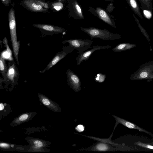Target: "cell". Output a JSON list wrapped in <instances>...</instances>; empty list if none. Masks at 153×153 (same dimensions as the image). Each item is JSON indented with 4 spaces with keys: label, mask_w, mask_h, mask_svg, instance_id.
<instances>
[{
    "label": "cell",
    "mask_w": 153,
    "mask_h": 153,
    "mask_svg": "<svg viewBox=\"0 0 153 153\" xmlns=\"http://www.w3.org/2000/svg\"><path fill=\"white\" fill-rule=\"evenodd\" d=\"M80 29L88 35L91 39L98 38L104 40H114L121 38V35L113 33L106 29H101L94 27H81Z\"/></svg>",
    "instance_id": "cell-1"
},
{
    "label": "cell",
    "mask_w": 153,
    "mask_h": 153,
    "mask_svg": "<svg viewBox=\"0 0 153 153\" xmlns=\"http://www.w3.org/2000/svg\"><path fill=\"white\" fill-rule=\"evenodd\" d=\"M131 80H146L150 82L153 80V61L140 65L139 69L130 77Z\"/></svg>",
    "instance_id": "cell-2"
},
{
    "label": "cell",
    "mask_w": 153,
    "mask_h": 153,
    "mask_svg": "<svg viewBox=\"0 0 153 153\" xmlns=\"http://www.w3.org/2000/svg\"><path fill=\"white\" fill-rule=\"evenodd\" d=\"M8 20L12 45L14 56L17 64L19 65L18 55L20 44L19 41L18 42L17 41L15 16H10L8 18Z\"/></svg>",
    "instance_id": "cell-3"
},
{
    "label": "cell",
    "mask_w": 153,
    "mask_h": 153,
    "mask_svg": "<svg viewBox=\"0 0 153 153\" xmlns=\"http://www.w3.org/2000/svg\"><path fill=\"white\" fill-rule=\"evenodd\" d=\"M93 41L89 39H67L63 41L62 43H68L69 46L73 49L78 51L77 52L81 54L86 50L91 48V45L93 44Z\"/></svg>",
    "instance_id": "cell-4"
},
{
    "label": "cell",
    "mask_w": 153,
    "mask_h": 153,
    "mask_svg": "<svg viewBox=\"0 0 153 153\" xmlns=\"http://www.w3.org/2000/svg\"><path fill=\"white\" fill-rule=\"evenodd\" d=\"M88 11L111 26L115 28H116L115 22L112 19L111 16L106 10L100 7H97L94 9L89 7Z\"/></svg>",
    "instance_id": "cell-5"
},
{
    "label": "cell",
    "mask_w": 153,
    "mask_h": 153,
    "mask_svg": "<svg viewBox=\"0 0 153 153\" xmlns=\"http://www.w3.org/2000/svg\"><path fill=\"white\" fill-rule=\"evenodd\" d=\"M66 73L68 85L76 92L80 91L81 81L78 75L69 69L67 70Z\"/></svg>",
    "instance_id": "cell-6"
},
{
    "label": "cell",
    "mask_w": 153,
    "mask_h": 153,
    "mask_svg": "<svg viewBox=\"0 0 153 153\" xmlns=\"http://www.w3.org/2000/svg\"><path fill=\"white\" fill-rule=\"evenodd\" d=\"M73 50V49L69 45L68 46L65 47L63 51L57 53L48 64L46 68L42 71H40L39 72L42 73L48 70L58 62L65 57L69 53H71Z\"/></svg>",
    "instance_id": "cell-7"
},
{
    "label": "cell",
    "mask_w": 153,
    "mask_h": 153,
    "mask_svg": "<svg viewBox=\"0 0 153 153\" xmlns=\"http://www.w3.org/2000/svg\"><path fill=\"white\" fill-rule=\"evenodd\" d=\"M111 47L110 45H96L92 47V49L85 51L81 54H79L76 58V65H79L84 61H87L92 54L95 51L104 49H108Z\"/></svg>",
    "instance_id": "cell-8"
},
{
    "label": "cell",
    "mask_w": 153,
    "mask_h": 153,
    "mask_svg": "<svg viewBox=\"0 0 153 153\" xmlns=\"http://www.w3.org/2000/svg\"><path fill=\"white\" fill-rule=\"evenodd\" d=\"M116 120V123L114 129L119 124H121L124 126L131 129L137 130L140 132L145 133L151 136L153 138V134L149 132L144 129L141 128L135 124L129 121L126 120L123 118L118 117L114 115H112Z\"/></svg>",
    "instance_id": "cell-9"
},
{
    "label": "cell",
    "mask_w": 153,
    "mask_h": 153,
    "mask_svg": "<svg viewBox=\"0 0 153 153\" xmlns=\"http://www.w3.org/2000/svg\"><path fill=\"white\" fill-rule=\"evenodd\" d=\"M70 5L71 17L77 20L84 19L82 9L76 0H71Z\"/></svg>",
    "instance_id": "cell-10"
},
{
    "label": "cell",
    "mask_w": 153,
    "mask_h": 153,
    "mask_svg": "<svg viewBox=\"0 0 153 153\" xmlns=\"http://www.w3.org/2000/svg\"><path fill=\"white\" fill-rule=\"evenodd\" d=\"M38 95L40 101L46 107L56 112L61 111V108L58 104L44 95L39 93H38Z\"/></svg>",
    "instance_id": "cell-11"
},
{
    "label": "cell",
    "mask_w": 153,
    "mask_h": 153,
    "mask_svg": "<svg viewBox=\"0 0 153 153\" xmlns=\"http://www.w3.org/2000/svg\"><path fill=\"white\" fill-rule=\"evenodd\" d=\"M36 112L25 113L22 114L15 118L10 123V125L12 127L21 124L31 120L36 115Z\"/></svg>",
    "instance_id": "cell-12"
},
{
    "label": "cell",
    "mask_w": 153,
    "mask_h": 153,
    "mask_svg": "<svg viewBox=\"0 0 153 153\" xmlns=\"http://www.w3.org/2000/svg\"><path fill=\"white\" fill-rule=\"evenodd\" d=\"M23 2L24 5L32 11L42 12L47 11V9L43 8L38 0H25Z\"/></svg>",
    "instance_id": "cell-13"
},
{
    "label": "cell",
    "mask_w": 153,
    "mask_h": 153,
    "mask_svg": "<svg viewBox=\"0 0 153 153\" xmlns=\"http://www.w3.org/2000/svg\"><path fill=\"white\" fill-rule=\"evenodd\" d=\"M33 26L46 31L58 33L65 31V29L61 27L46 24H36L33 25Z\"/></svg>",
    "instance_id": "cell-14"
},
{
    "label": "cell",
    "mask_w": 153,
    "mask_h": 153,
    "mask_svg": "<svg viewBox=\"0 0 153 153\" xmlns=\"http://www.w3.org/2000/svg\"><path fill=\"white\" fill-rule=\"evenodd\" d=\"M133 12L142 19L143 17L140 10V7L137 0H126Z\"/></svg>",
    "instance_id": "cell-15"
},
{
    "label": "cell",
    "mask_w": 153,
    "mask_h": 153,
    "mask_svg": "<svg viewBox=\"0 0 153 153\" xmlns=\"http://www.w3.org/2000/svg\"><path fill=\"white\" fill-rule=\"evenodd\" d=\"M136 45L135 44L129 43H123L117 45L112 49L114 52H121L131 49L135 47Z\"/></svg>",
    "instance_id": "cell-16"
},
{
    "label": "cell",
    "mask_w": 153,
    "mask_h": 153,
    "mask_svg": "<svg viewBox=\"0 0 153 153\" xmlns=\"http://www.w3.org/2000/svg\"><path fill=\"white\" fill-rule=\"evenodd\" d=\"M17 69L15 62H13L12 65L9 66L7 73V77L13 82L15 79H17L18 75Z\"/></svg>",
    "instance_id": "cell-17"
},
{
    "label": "cell",
    "mask_w": 153,
    "mask_h": 153,
    "mask_svg": "<svg viewBox=\"0 0 153 153\" xmlns=\"http://www.w3.org/2000/svg\"><path fill=\"white\" fill-rule=\"evenodd\" d=\"M139 1L141 5L140 7L142 10H146L152 12V0H139Z\"/></svg>",
    "instance_id": "cell-18"
},
{
    "label": "cell",
    "mask_w": 153,
    "mask_h": 153,
    "mask_svg": "<svg viewBox=\"0 0 153 153\" xmlns=\"http://www.w3.org/2000/svg\"><path fill=\"white\" fill-rule=\"evenodd\" d=\"M2 56L1 54L0 58V69L2 75L4 79H6L7 78L6 73L8 70L5 61Z\"/></svg>",
    "instance_id": "cell-19"
},
{
    "label": "cell",
    "mask_w": 153,
    "mask_h": 153,
    "mask_svg": "<svg viewBox=\"0 0 153 153\" xmlns=\"http://www.w3.org/2000/svg\"><path fill=\"white\" fill-rule=\"evenodd\" d=\"M31 144L35 147L39 148L45 147L47 144L45 141L38 139H31L30 140Z\"/></svg>",
    "instance_id": "cell-20"
},
{
    "label": "cell",
    "mask_w": 153,
    "mask_h": 153,
    "mask_svg": "<svg viewBox=\"0 0 153 153\" xmlns=\"http://www.w3.org/2000/svg\"><path fill=\"white\" fill-rule=\"evenodd\" d=\"M110 147L107 144L99 143L95 146L93 150L96 151H108Z\"/></svg>",
    "instance_id": "cell-21"
},
{
    "label": "cell",
    "mask_w": 153,
    "mask_h": 153,
    "mask_svg": "<svg viewBox=\"0 0 153 153\" xmlns=\"http://www.w3.org/2000/svg\"><path fill=\"white\" fill-rule=\"evenodd\" d=\"M134 144L143 148H146L150 150H153V145L150 144H149V143H145L139 141L134 142Z\"/></svg>",
    "instance_id": "cell-22"
},
{
    "label": "cell",
    "mask_w": 153,
    "mask_h": 153,
    "mask_svg": "<svg viewBox=\"0 0 153 153\" xmlns=\"http://www.w3.org/2000/svg\"><path fill=\"white\" fill-rule=\"evenodd\" d=\"M133 16L134 18L135 21L136 22L140 30L143 34L146 37V38L148 39V40L149 41L150 39L149 38V36H148V35L147 32L142 26L141 24L140 23L139 20L137 18V17H135L134 14H133Z\"/></svg>",
    "instance_id": "cell-23"
},
{
    "label": "cell",
    "mask_w": 153,
    "mask_h": 153,
    "mask_svg": "<svg viewBox=\"0 0 153 153\" xmlns=\"http://www.w3.org/2000/svg\"><path fill=\"white\" fill-rule=\"evenodd\" d=\"M106 77V75L99 73L95 76L94 80L96 82L101 83L104 81Z\"/></svg>",
    "instance_id": "cell-24"
},
{
    "label": "cell",
    "mask_w": 153,
    "mask_h": 153,
    "mask_svg": "<svg viewBox=\"0 0 153 153\" xmlns=\"http://www.w3.org/2000/svg\"><path fill=\"white\" fill-rule=\"evenodd\" d=\"M53 7L56 10H59L62 8L63 7L62 4L60 2L54 3L53 4Z\"/></svg>",
    "instance_id": "cell-25"
},
{
    "label": "cell",
    "mask_w": 153,
    "mask_h": 153,
    "mask_svg": "<svg viewBox=\"0 0 153 153\" xmlns=\"http://www.w3.org/2000/svg\"><path fill=\"white\" fill-rule=\"evenodd\" d=\"M85 128V126L83 125L82 124H79L75 127V129L77 131L82 132L84 131Z\"/></svg>",
    "instance_id": "cell-26"
},
{
    "label": "cell",
    "mask_w": 153,
    "mask_h": 153,
    "mask_svg": "<svg viewBox=\"0 0 153 153\" xmlns=\"http://www.w3.org/2000/svg\"><path fill=\"white\" fill-rule=\"evenodd\" d=\"M114 8V7L113 4L110 3L108 4L106 10L108 13H110L113 11Z\"/></svg>",
    "instance_id": "cell-27"
},
{
    "label": "cell",
    "mask_w": 153,
    "mask_h": 153,
    "mask_svg": "<svg viewBox=\"0 0 153 153\" xmlns=\"http://www.w3.org/2000/svg\"><path fill=\"white\" fill-rule=\"evenodd\" d=\"M0 147L2 148L7 149L10 148V144L5 143H1L0 144Z\"/></svg>",
    "instance_id": "cell-28"
},
{
    "label": "cell",
    "mask_w": 153,
    "mask_h": 153,
    "mask_svg": "<svg viewBox=\"0 0 153 153\" xmlns=\"http://www.w3.org/2000/svg\"><path fill=\"white\" fill-rule=\"evenodd\" d=\"M11 0H1L2 2L5 5L8 6L10 3L11 2Z\"/></svg>",
    "instance_id": "cell-29"
},
{
    "label": "cell",
    "mask_w": 153,
    "mask_h": 153,
    "mask_svg": "<svg viewBox=\"0 0 153 153\" xmlns=\"http://www.w3.org/2000/svg\"><path fill=\"white\" fill-rule=\"evenodd\" d=\"M4 108V106L2 103H1L0 104V110H2Z\"/></svg>",
    "instance_id": "cell-30"
},
{
    "label": "cell",
    "mask_w": 153,
    "mask_h": 153,
    "mask_svg": "<svg viewBox=\"0 0 153 153\" xmlns=\"http://www.w3.org/2000/svg\"><path fill=\"white\" fill-rule=\"evenodd\" d=\"M106 1H114V0H104Z\"/></svg>",
    "instance_id": "cell-31"
},
{
    "label": "cell",
    "mask_w": 153,
    "mask_h": 153,
    "mask_svg": "<svg viewBox=\"0 0 153 153\" xmlns=\"http://www.w3.org/2000/svg\"><path fill=\"white\" fill-rule=\"evenodd\" d=\"M65 0H58V1H59V2H60L61 1H64Z\"/></svg>",
    "instance_id": "cell-32"
}]
</instances>
